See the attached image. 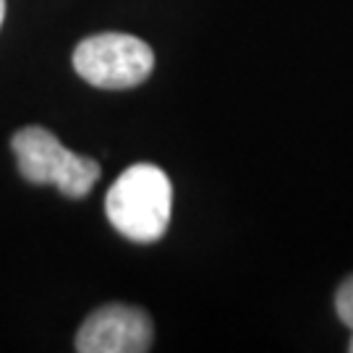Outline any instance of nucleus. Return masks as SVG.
Instances as JSON below:
<instances>
[{
  "instance_id": "nucleus-1",
  "label": "nucleus",
  "mask_w": 353,
  "mask_h": 353,
  "mask_svg": "<svg viewBox=\"0 0 353 353\" xmlns=\"http://www.w3.org/2000/svg\"><path fill=\"white\" fill-rule=\"evenodd\" d=\"M173 186L157 165L139 163L123 170L105 196L110 225L131 241L152 243L170 225Z\"/></svg>"
},
{
  "instance_id": "nucleus-2",
  "label": "nucleus",
  "mask_w": 353,
  "mask_h": 353,
  "mask_svg": "<svg viewBox=\"0 0 353 353\" xmlns=\"http://www.w3.org/2000/svg\"><path fill=\"white\" fill-rule=\"evenodd\" d=\"M13 154L21 176L29 183L55 186L71 199L87 196L100 178V165L92 157L65 150L48 128L26 126L11 139Z\"/></svg>"
},
{
  "instance_id": "nucleus-3",
  "label": "nucleus",
  "mask_w": 353,
  "mask_h": 353,
  "mask_svg": "<svg viewBox=\"0 0 353 353\" xmlns=\"http://www.w3.org/2000/svg\"><path fill=\"white\" fill-rule=\"evenodd\" d=\"M74 68L92 87L131 89L150 79L154 68V52L139 37L105 32L76 45Z\"/></svg>"
},
{
  "instance_id": "nucleus-4",
  "label": "nucleus",
  "mask_w": 353,
  "mask_h": 353,
  "mask_svg": "<svg viewBox=\"0 0 353 353\" xmlns=\"http://www.w3.org/2000/svg\"><path fill=\"white\" fill-rule=\"evenodd\" d=\"M152 319L147 312L108 303L84 319L76 335V351L81 353H144L152 348Z\"/></svg>"
},
{
  "instance_id": "nucleus-5",
  "label": "nucleus",
  "mask_w": 353,
  "mask_h": 353,
  "mask_svg": "<svg viewBox=\"0 0 353 353\" xmlns=\"http://www.w3.org/2000/svg\"><path fill=\"white\" fill-rule=\"evenodd\" d=\"M335 312L341 316V322L351 330V343H348V351L353 353V275L341 288H338V296H335Z\"/></svg>"
},
{
  "instance_id": "nucleus-6",
  "label": "nucleus",
  "mask_w": 353,
  "mask_h": 353,
  "mask_svg": "<svg viewBox=\"0 0 353 353\" xmlns=\"http://www.w3.org/2000/svg\"><path fill=\"white\" fill-rule=\"evenodd\" d=\"M3 19H6V0H0V26H3Z\"/></svg>"
}]
</instances>
